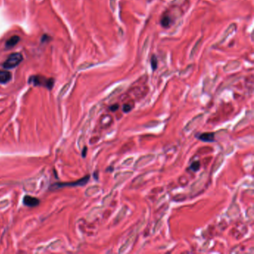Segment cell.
Instances as JSON below:
<instances>
[{
  "label": "cell",
  "mask_w": 254,
  "mask_h": 254,
  "mask_svg": "<svg viewBox=\"0 0 254 254\" xmlns=\"http://www.w3.org/2000/svg\"><path fill=\"white\" fill-rule=\"evenodd\" d=\"M28 82L35 86H42L49 90H52L54 81L53 78H46L41 75H34L29 78Z\"/></svg>",
  "instance_id": "6da1fadb"
},
{
  "label": "cell",
  "mask_w": 254,
  "mask_h": 254,
  "mask_svg": "<svg viewBox=\"0 0 254 254\" xmlns=\"http://www.w3.org/2000/svg\"><path fill=\"white\" fill-rule=\"evenodd\" d=\"M23 57L20 53H13L9 57L7 58L3 64V67L5 69H13L15 68L17 66H18L20 63L23 61Z\"/></svg>",
  "instance_id": "7a4b0ae2"
},
{
  "label": "cell",
  "mask_w": 254,
  "mask_h": 254,
  "mask_svg": "<svg viewBox=\"0 0 254 254\" xmlns=\"http://www.w3.org/2000/svg\"><path fill=\"white\" fill-rule=\"evenodd\" d=\"M89 180H90V175H87V176L83 177V178L80 179V180H76V181L69 182V183H58L54 184L52 187H54L55 189H61L66 186H84L85 184H87V183L89 181Z\"/></svg>",
  "instance_id": "3957f363"
},
{
  "label": "cell",
  "mask_w": 254,
  "mask_h": 254,
  "mask_svg": "<svg viewBox=\"0 0 254 254\" xmlns=\"http://www.w3.org/2000/svg\"><path fill=\"white\" fill-rule=\"evenodd\" d=\"M236 28H237L236 24L233 23V24H231V25H230L229 26H228V28L225 30L224 35L221 36V39H220L219 41L218 42L217 45H221V44H222L223 42H224V41H226V39H227L228 37L232 35V34L234 33L235 31L236 30Z\"/></svg>",
  "instance_id": "277c9868"
},
{
  "label": "cell",
  "mask_w": 254,
  "mask_h": 254,
  "mask_svg": "<svg viewBox=\"0 0 254 254\" xmlns=\"http://www.w3.org/2000/svg\"><path fill=\"white\" fill-rule=\"evenodd\" d=\"M23 204L27 207H35L39 205L40 204V201L38 198L35 197H31V196L26 195L23 197Z\"/></svg>",
  "instance_id": "5b68a950"
},
{
  "label": "cell",
  "mask_w": 254,
  "mask_h": 254,
  "mask_svg": "<svg viewBox=\"0 0 254 254\" xmlns=\"http://www.w3.org/2000/svg\"><path fill=\"white\" fill-rule=\"evenodd\" d=\"M240 65H241V63L238 61H233L230 62L229 64H226V66L224 67V70L225 72H230L235 70V69H237L239 68Z\"/></svg>",
  "instance_id": "8992f818"
},
{
  "label": "cell",
  "mask_w": 254,
  "mask_h": 254,
  "mask_svg": "<svg viewBox=\"0 0 254 254\" xmlns=\"http://www.w3.org/2000/svg\"><path fill=\"white\" fill-rule=\"evenodd\" d=\"M11 73L8 71H0V83H6L11 81Z\"/></svg>",
  "instance_id": "52a82bcc"
},
{
  "label": "cell",
  "mask_w": 254,
  "mask_h": 254,
  "mask_svg": "<svg viewBox=\"0 0 254 254\" xmlns=\"http://www.w3.org/2000/svg\"><path fill=\"white\" fill-rule=\"evenodd\" d=\"M20 37L17 35H14L13 37H11V38L8 39L6 42V46L8 48V49H11V48L15 46L18 43V42L20 41Z\"/></svg>",
  "instance_id": "ba28073f"
},
{
  "label": "cell",
  "mask_w": 254,
  "mask_h": 254,
  "mask_svg": "<svg viewBox=\"0 0 254 254\" xmlns=\"http://www.w3.org/2000/svg\"><path fill=\"white\" fill-rule=\"evenodd\" d=\"M201 140L204 142H213L214 141V134L213 133H204L198 136Z\"/></svg>",
  "instance_id": "9c48e42d"
},
{
  "label": "cell",
  "mask_w": 254,
  "mask_h": 254,
  "mask_svg": "<svg viewBox=\"0 0 254 254\" xmlns=\"http://www.w3.org/2000/svg\"><path fill=\"white\" fill-rule=\"evenodd\" d=\"M201 41H202V39H200V40H198L197 41V42L195 43V45L194 46L193 49H192V50L191 51V53H190V56H189V57H190V59H192L194 57V56L195 55L196 53L197 52V51L199 50V49H200V46H201Z\"/></svg>",
  "instance_id": "30bf717a"
},
{
  "label": "cell",
  "mask_w": 254,
  "mask_h": 254,
  "mask_svg": "<svg viewBox=\"0 0 254 254\" xmlns=\"http://www.w3.org/2000/svg\"><path fill=\"white\" fill-rule=\"evenodd\" d=\"M170 23H171V18L168 16L163 17V19L161 20V24L163 27H168L170 25Z\"/></svg>",
  "instance_id": "8fae6325"
},
{
  "label": "cell",
  "mask_w": 254,
  "mask_h": 254,
  "mask_svg": "<svg viewBox=\"0 0 254 254\" xmlns=\"http://www.w3.org/2000/svg\"><path fill=\"white\" fill-rule=\"evenodd\" d=\"M200 167H201L200 162L195 161L192 163V165H191V169L193 170L194 171H198Z\"/></svg>",
  "instance_id": "7c38bea8"
},
{
  "label": "cell",
  "mask_w": 254,
  "mask_h": 254,
  "mask_svg": "<svg viewBox=\"0 0 254 254\" xmlns=\"http://www.w3.org/2000/svg\"><path fill=\"white\" fill-rule=\"evenodd\" d=\"M93 65H94V64H91V63H87V62L83 63V64H81V65L79 66V67H78V69H79V70H82V69H87V68L91 67V66H93Z\"/></svg>",
  "instance_id": "4fadbf2b"
},
{
  "label": "cell",
  "mask_w": 254,
  "mask_h": 254,
  "mask_svg": "<svg viewBox=\"0 0 254 254\" xmlns=\"http://www.w3.org/2000/svg\"><path fill=\"white\" fill-rule=\"evenodd\" d=\"M151 66H152V69H156V67H157V59H156V56L153 55L152 57H151Z\"/></svg>",
  "instance_id": "5bb4252c"
},
{
  "label": "cell",
  "mask_w": 254,
  "mask_h": 254,
  "mask_svg": "<svg viewBox=\"0 0 254 254\" xmlns=\"http://www.w3.org/2000/svg\"><path fill=\"white\" fill-rule=\"evenodd\" d=\"M132 106H131L130 105H128V104H125V105L123 106V108H122V110H123V111L124 112H129L130 110L132 109Z\"/></svg>",
  "instance_id": "9a60e30c"
},
{
  "label": "cell",
  "mask_w": 254,
  "mask_h": 254,
  "mask_svg": "<svg viewBox=\"0 0 254 254\" xmlns=\"http://www.w3.org/2000/svg\"><path fill=\"white\" fill-rule=\"evenodd\" d=\"M110 8H111V9L112 10V11H115V8H116V2H115V0H110Z\"/></svg>",
  "instance_id": "2e32d148"
},
{
  "label": "cell",
  "mask_w": 254,
  "mask_h": 254,
  "mask_svg": "<svg viewBox=\"0 0 254 254\" xmlns=\"http://www.w3.org/2000/svg\"><path fill=\"white\" fill-rule=\"evenodd\" d=\"M118 108H119V105H114L110 107V110H111V111L114 112L116 110H118Z\"/></svg>",
  "instance_id": "e0dca14e"
},
{
  "label": "cell",
  "mask_w": 254,
  "mask_h": 254,
  "mask_svg": "<svg viewBox=\"0 0 254 254\" xmlns=\"http://www.w3.org/2000/svg\"><path fill=\"white\" fill-rule=\"evenodd\" d=\"M86 151H87V148H84V150H83V156H85V154H86Z\"/></svg>",
  "instance_id": "ac0fdd59"
},
{
  "label": "cell",
  "mask_w": 254,
  "mask_h": 254,
  "mask_svg": "<svg viewBox=\"0 0 254 254\" xmlns=\"http://www.w3.org/2000/svg\"><path fill=\"white\" fill-rule=\"evenodd\" d=\"M175 2H177V1H179V0H175Z\"/></svg>",
  "instance_id": "d6986e66"
}]
</instances>
